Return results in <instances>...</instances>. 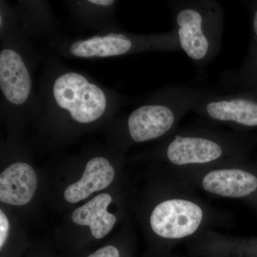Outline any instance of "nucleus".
I'll return each instance as SVG.
<instances>
[{
  "mask_svg": "<svg viewBox=\"0 0 257 257\" xmlns=\"http://www.w3.org/2000/svg\"><path fill=\"white\" fill-rule=\"evenodd\" d=\"M37 80L40 109L35 124L54 138L106 123L130 101L90 75L68 67L55 55L45 56Z\"/></svg>",
  "mask_w": 257,
  "mask_h": 257,
  "instance_id": "obj_1",
  "label": "nucleus"
},
{
  "mask_svg": "<svg viewBox=\"0 0 257 257\" xmlns=\"http://www.w3.org/2000/svg\"><path fill=\"white\" fill-rule=\"evenodd\" d=\"M45 57L23 28L0 40V114L9 127L35 122L40 109L35 72Z\"/></svg>",
  "mask_w": 257,
  "mask_h": 257,
  "instance_id": "obj_2",
  "label": "nucleus"
},
{
  "mask_svg": "<svg viewBox=\"0 0 257 257\" xmlns=\"http://www.w3.org/2000/svg\"><path fill=\"white\" fill-rule=\"evenodd\" d=\"M209 90L191 86L162 88L121 118L114 116L106 123L124 132L128 141L143 143L162 138L175 127L184 115Z\"/></svg>",
  "mask_w": 257,
  "mask_h": 257,
  "instance_id": "obj_3",
  "label": "nucleus"
},
{
  "mask_svg": "<svg viewBox=\"0 0 257 257\" xmlns=\"http://www.w3.org/2000/svg\"><path fill=\"white\" fill-rule=\"evenodd\" d=\"M173 30L180 49L199 69L215 58L221 45L224 12L214 0L170 1Z\"/></svg>",
  "mask_w": 257,
  "mask_h": 257,
  "instance_id": "obj_4",
  "label": "nucleus"
},
{
  "mask_svg": "<svg viewBox=\"0 0 257 257\" xmlns=\"http://www.w3.org/2000/svg\"><path fill=\"white\" fill-rule=\"evenodd\" d=\"M47 47L57 57L83 60L181 50L174 30L162 33L150 34H133L118 30L83 37L62 35L47 42Z\"/></svg>",
  "mask_w": 257,
  "mask_h": 257,
  "instance_id": "obj_5",
  "label": "nucleus"
},
{
  "mask_svg": "<svg viewBox=\"0 0 257 257\" xmlns=\"http://www.w3.org/2000/svg\"><path fill=\"white\" fill-rule=\"evenodd\" d=\"M192 112L216 122L257 128V91L222 94L209 90Z\"/></svg>",
  "mask_w": 257,
  "mask_h": 257,
  "instance_id": "obj_6",
  "label": "nucleus"
},
{
  "mask_svg": "<svg viewBox=\"0 0 257 257\" xmlns=\"http://www.w3.org/2000/svg\"><path fill=\"white\" fill-rule=\"evenodd\" d=\"M202 209L184 199L160 203L152 211L150 224L155 234L166 239H180L194 234L202 222Z\"/></svg>",
  "mask_w": 257,
  "mask_h": 257,
  "instance_id": "obj_7",
  "label": "nucleus"
},
{
  "mask_svg": "<svg viewBox=\"0 0 257 257\" xmlns=\"http://www.w3.org/2000/svg\"><path fill=\"white\" fill-rule=\"evenodd\" d=\"M165 153L173 165L207 164L220 159L224 155V147L219 140L209 135L179 134L170 140Z\"/></svg>",
  "mask_w": 257,
  "mask_h": 257,
  "instance_id": "obj_8",
  "label": "nucleus"
},
{
  "mask_svg": "<svg viewBox=\"0 0 257 257\" xmlns=\"http://www.w3.org/2000/svg\"><path fill=\"white\" fill-rule=\"evenodd\" d=\"M72 21L79 28L96 33L121 30L116 20L119 2L115 0H69L64 2Z\"/></svg>",
  "mask_w": 257,
  "mask_h": 257,
  "instance_id": "obj_9",
  "label": "nucleus"
},
{
  "mask_svg": "<svg viewBox=\"0 0 257 257\" xmlns=\"http://www.w3.org/2000/svg\"><path fill=\"white\" fill-rule=\"evenodd\" d=\"M14 7L24 32L32 40L49 42L63 35L48 1L18 0Z\"/></svg>",
  "mask_w": 257,
  "mask_h": 257,
  "instance_id": "obj_10",
  "label": "nucleus"
},
{
  "mask_svg": "<svg viewBox=\"0 0 257 257\" xmlns=\"http://www.w3.org/2000/svg\"><path fill=\"white\" fill-rule=\"evenodd\" d=\"M37 188L36 172L26 162H15L0 175V201L13 206H24L32 200Z\"/></svg>",
  "mask_w": 257,
  "mask_h": 257,
  "instance_id": "obj_11",
  "label": "nucleus"
},
{
  "mask_svg": "<svg viewBox=\"0 0 257 257\" xmlns=\"http://www.w3.org/2000/svg\"><path fill=\"white\" fill-rule=\"evenodd\" d=\"M219 84L229 93L257 91V1L251 7L250 40L246 55L239 67L221 74Z\"/></svg>",
  "mask_w": 257,
  "mask_h": 257,
  "instance_id": "obj_12",
  "label": "nucleus"
},
{
  "mask_svg": "<svg viewBox=\"0 0 257 257\" xmlns=\"http://www.w3.org/2000/svg\"><path fill=\"white\" fill-rule=\"evenodd\" d=\"M115 170L105 156L95 155L86 162L82 178L65 189L64 197L71 204L87 199L92 193L103 190L114 180Z\"/></svg>",
  "mask_w": 257,
  "mask_h": 257,
  "instance_id": "obj_13",
  "label": "nucleus"
},
{
  "mask_svg": "<svg viewBox=\"0 0 257 257\" xmlns=\"http://www.w3.org/2000/svg\"><path fill=\"white\" fill-rule=\"evenodd\" d=\"M202 186L208 192L223 197H246L257 189V177L240 169L211 171L204 177Z\"/></svg>",
  "mask_w": 257,
  "mask_h": 257,
  "instance_id": "obj_14",
  "label": "nucleus"
},
{
  "mask_svg": "<svg viewBox=\"0 0 257 257\" xmlns=\"http://www.w3.org/2000/svg\"><path fill=\"white\" fill-rule=\"evenodd\" d=\"M111 201L112 198L109 194H98L72 212V221L78 225L89 226L96 239L105 237L116 222V216L107 211Z\"/></svg>",
  "mask_w": 257,
  "mask_h": 257,
  "instance_id": "obj_15",
  "label": "nucleus"
},
{
  "mask_svg": "<svg viewBox=\"0 0 257 257\" xmlns=\"http://www.w3.org/2000/svg\"><path fill=\"white\" fill-rule=\"evenodd\" d=\"M20 18L14 6L5 0L0 1V40L21 28Z\"/></svg>",
  "mask_w": 257,
  "mask_h": 257,
  "instance_id": "obj_16",
  "label": "nucleus"
},
{
  "mask_svg": "<svg viewBox=\"0 0 257 257\" xmlns=\"http://www.w3.org/2000/svg\"><path fill=\"white\" fill-rule=\"evenodd\" d=\"M10 223L4 211H0V248H3L9 236Z\"/></svg>",
  "mask_w": 257,
  "mask_h": 257,
  "instance_id": "obj_17",
  "label": "nucleus"
},
{
  "mask_svg": "<svg viewBox=\"0 0 257 257\" xmlns=\"http://www.w3.org/2000/svg\"><path fill=\"white\" fill-rule=\"evenodd\" d=\"M88 257H119V251L114 246L108 245L99 248Z\"/></svg>",
  "mask_w": 257,
  "mask_h": 257,
  "instance_id": "obj_18",
  "label": "nucleus"
}]
</instances>
